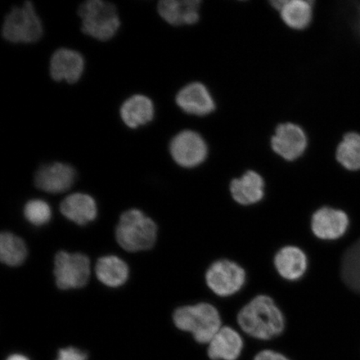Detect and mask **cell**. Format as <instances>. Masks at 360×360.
I'll return each mask as SVG.
<instances>
[{
	"instance_id": "cell-19",
	"label": "cell",
	"mask_w": 360,
	"mask_h": 360,
	"mask_svg": "<svg viewBox=\"0 0 360 360\" xmlns=\"http://www.w3.org/2000/svg\"><path fill=\"white\" fill-rule=\"evenodd\" d=\"M209 344V356L213 360H236L243 349L242 338L231 327L220 328Z\"/></svg>"
},
{
	"instance_id": "cell-3",
	"label": "cell",
	"mask_w": 360,
	"mask_h": 360,
	"mask_svg": "<svg viewBox=\"0 0 360 360\" xmlns=\"http://www.w3.org/2000/svg\"><path fill=\"white\" fill-rule=\"evenodd\" d=\"M174 322L180 330L191 333L200 344L210 343L221 328L217 309L207 303L179 308L174 314Z\"/></svg>"
},
{
	"instance_id": "cell-10",
	"label": "cell",
	"mask_w": 360,
	"mask_h": 360,
	"mask_svg": "<svg viewBox=\"0 0 360 360\" xmlns=\"http://www.w3.org/2000/svg\"><path fill=\"white\" fill-rule=\"evenodd\" d=\"M85 67L82 55L74 49L60 48L53 53L49 62V73L58 82L75 84L82 77Z\"/></svg>"
},
{
	"instance_id": "cell-7",
	"label": "cell",
	"mask_w": 360,
	"mask_h": 360,
	"mask_svg": "<svg viewBox=\"0 0 360 360\" xmlns=\"http://www.w3.org/2000/svg\"><path fill=\"white\" fill-rule=\"evenodd\" d=\"M244 269L231 260L216 261L206 273V283L214 294L227 297L235 295L245 285Z\"/></svg>"
},
{
	"instance_id": "cell-14",
	"label": "cell",
	"mask_w": 360,
	"mask_h": 360,
	"mask_svg": "<svg viewBox=\"0 0 360 360\" xmlns=\"http://www.w3.org/2000/svg\"><path fill=\"white\" fill-rule=\"evenodd\" d=\"M199 0H162L158 4V13L171 25H191L200 20Z\"/></svg>"
},
{
	"instance_id": "cell-26",
	"label": "cell",
	"mask_w": 360,
	"mask_h": 360,
	"mask_svg": "<svg viewBox=\"0 0 360 360\" xmlns=\"http://www.w3.org/2000/svg\"><path fill=\"white\" fill-rule=\"evenodd\" d=\"M87 354L82 351L70 347L58 351L56 360H87Z\"/></svg>"
},
{
	"instance_id": "cell-17",
	"label": "cell",
	"mask_w": 360,
	"mask_h": 360,
	"mask_svg": "<svg viewBox=\"0 0 360 360\" xmlns=\"http://www.w3.org/2000/svg\"><path fill=\"white\" fill-rule=\"evenodd\" d=\"M274 265L278 274L287 281L300 280L307 270L308 259L298 247L286 246L278 252Z\"/></svg>"
},
{
	"instance_id": "cell-28",
	"label": "cell",
	"mask_w": 360,
	"mask_h": 360,
	"mask_svg": "<svg viewBox=\"0 0 360 360\" xmlns=\"http://www.w3.org/2000/svg\"><path fill=\"white\" fill-rule=\"evenodd\" d=\"M6 360H30L25 355L15 354L11 355Z\"/></svg>"
},
{
	"instance_id": "cell-9",
	"label": "cell",
	"mask_w": 360,
	"mask_h": 360,
	"mask_svg": "<svg viewBox=\"0 0 360 360\" xmlns=\"http://www.w3.org/2000/svg\"><path fill=\"white\" fill-rule=\"evenodd\" d=\"M274 152L283 159L295 160L302 155L307 148V137L302 129L295 124L278 125L271 139Z\"/></svg>"
},
{
	"instance_id": "cell-13",
	"label": "cell",
	"mask_w": 360,
	"mask_h": 360,
	"mask_svg": "<svg viewBox=\"0 0 360 360\" xmlns=\"http://www.w3.org/2000/svg\"><path fill=\"white\" fill-rule=\"evenodd\" d=\"M349 219L343 211L332 208L319 209L313 214L311 228L321 240H336L347 231Z\"/></svg>"
},
{
	"instance_id": "cell-2",
	"label": "cell",
	"mask_w": 360,
	"mask_h": 360,
	"mask_svg": "<svg viewBox=\"0 0 360 360\" xmlns=\"http://www.w3.org/2000/svg\"><path fill=\"white\" fill-rule=\"evenodd\" d=\"M83 33L101 41L111 39L120 28V18L114 4L87 0L78 10Z\"/></svg>"
},
{
	"instance_id": "cell-1",
	"label": "cell",
	"mask_w": 360,
	"mask_h": 360,
	"mask_svg": "<svg viewBox=\"0 0 360 360\" xmlns=\"http://www.w3.org/2000/svg\"><path fill=\"white\" fill-rule=\"evenodd\" d=\"M238 323L246 334L267 340L282 334L285 317L274 301L267 295H258L238 314Z\"/></svg>"
},
{
	"instance_id": "cell-27",
	"label": "cell",
	"mask_w": 360,
	"mask_h": 360,
	"mask_svg": "<svg viewBox=\"0 0 360 360\" xmlns=\"http://www.w3.org/2000/svg\"><path fill=\"white\" fill-rule=\"evenodd\" d=\"M255 360H290V359H288L285 356H283V355L281 354L274 352V351L264 350V351H262V352H260L259 354L256 355Z\"/></svg>"
},
{
	"instance_id": "cell-6",
	"label": "cell",
	"mask_w": 360,
	"mask_h": 360,
	"mask_svg": "<svg viewBox=\"0 0 360 360\" xmlns=\"http://www.w3.org/2000/svg\"><path fill=\"white\" fill-rule=\"evenodd\" d=\"M55 276L60 290L83 288L90 276V261L83 254L58 252L55 260Z\"/></svg>"
},
{
	"instance_id": "cell-21",
	"label": "cell",
	"mask_w": 360,
	"mask_h": 360,
	"mask_svg": "<svg viewBox=\"0 0 360 360\" xmlns=\"http://www.w3.org/2000/svg\"><path fill=\"white\" fill-rule=\"evenodd\" d=\"M98 280L106 286L120 287L127 281L129 267L116 256H105L98 260L96 267Z\"/></svg>"
},
{
	"instance_id": "cell-8",
	"label": "cell",
	"mask_w": 360,
	"mask_h": 360,
	"mask_svg": "<svg viewBox=\"0 0 360 360\" xmlns=\"http://www.w3.org/2000/svg\"><path fill=\"white\" fill-rule=\"evenodd\" d=\"M173 160L184 168L200 165L208 155V148L204 139L191 130H184L175 135L169 145Z\"/></svg>"
},
{
	"instance_id": "cell-24",
	"label": "cell",
	"mask_w": 360,
	"mask_h": 360,
	"mask_svg": "<svg viewBox=\"0 0 360 360\" xmlns=\"http://www.w3.org/2000/svg\"><path fill=\"white\" fill-rule=\"evenodd\" d=\"M341 276L350 290L360 292V240L345 252L342 259Z\"/></svg>"
},
{
	"instance_id": "cell-15",
	"label": "cell",
	"mask_w": 360,
	"mask_h": 360,
	"mask_svg": "<svg viewBox=\"0 0 360 360\" xmlns=\"http://www.w3.org/2000/svg\"><path fill=\"white\" fill-rule=\"evenodd\" d=\"M154 103L143 94H134L120 107V117L127 127L134 129L150 123L155 117Z\"/></svg>"
},
{
	"instance_id": "cell-18",
	"label": "cell",
	"mask_w": 360,
	"mask_h": 360,
	"mask_svg": "<svg viewBox=\"0 0 360 360\" xmlns=\"http://www.w3.org/2000/svg\"><path fill=\"white\" fill-rule=\"evenodd\" d=\"M63 215L79 225H84L96 219L98 210L96 200L86 193H75L61 202Z\"/></svg>"
},
{
	"instance_id": "cell-5",
	"label": "cell",
	"mask_w": 360,
	"mask_h": 360,
	"mask_svg": "<svg viewBox=\"0 0 360 360\" xmlns=\"http://www.w3.org/2000/svg\"><path fill=\"white\" fill-rule=\"evenodd\" d=\"M44 34L42 20L32 2L25 1L7 13L2 27L3 37L15 44H33Z\"/></svg>"
},
{
	"instance_id": "cell-20",
	"label": "cell",
	"mask_w": 360,
	"mask_h": 360,
	"mask_svg": "<svg viewBox=\"0 0 360 360\" xmlns=\"http://www.w3.org/2000/svg\"><path fill=\"white\" fill-rule=\"evenodd\" d=\"M264 182L255 171H248L240 179L232 180L231 192L233 200L238 204L250 205L263 199Z\"/></svg>"
},
{
	"instance_id": "cell-23",
	"label": "cell",
	"mask_w": 360,
	"mask_h": 360,
	"mask_svg": "<svg viewBox=\"0 0 360 360\" xmlns=\"http://www.w3.org/2000/svg\"><path fill=\"white\" fill-rule=\"evenodd\" d=\"M27 247L20 238L11 233H2L0 236V259L8 266H19L27 257Z\"/></svg>"
},
{
	"instance_id": "cell-25",
	"label": "cell",
	"mask_w": 360,
	"mask_h": 360,
	"mask_svg": "<svg viewBox=\"0 0 360 360\" xmlns=\"http://www.w3.org/2000/svg\"><path fill=\"white\" fill-rule=\"evenodd\" d=\"M24 214L26 219L36 226L47 224L52 215L51 207L42 200H33L27 202Z\"/></svg>"
},
{
	"instance_id": "cell-11",
	"label": "cell",
	"mask_w": 360,
	"mask_h": 360,
	"mask_svg": "<svg viewBox=\"0 0 360 360\" xmlns=\"http://www.w3.org/2000/svg\"><path fill=\"white\" fill-rule=\"evenodd\" d=\"M76 178L72 166L56 162L45 165L36 172L34 180L39 190L51 193H60L69 191Z\"/></svg>"
},
{
	"instance_id": "cell-12",
	"label": "cell",
	"mask_w": 360,
	"mask_h": 360,
	"mask_svg": "<svg viewBox=\"0 0 360 360\" xmlns=\"http://www.w3.org/2000/svg\"><path fill=\"white\" fill-rule=\"evenodd\" d=\"M175 101L180 109L188 115L205 116L215 109V103L209 90L204 84L198 82L180 89Z\"/></svg>"
},
{
	"instance_id": "cell-22",
	"label": "cell",
	"mask_w": 360,
	"mask_h": 360,
	"mask_svg": "<svg viewBox=\"0 0 360 360\" xmlns=\"http://www.w3.org/2000/svg\"><path fill=\"white\" fill-rule=\"evenodd\" d=\"M335 157L345 169L360 170V134L346 133L336 148Z\"/></svg>"
},
{
	"instance_id": "cell-16",
	"label": "cell",
	"mask_w": 360,
	"mask_h": 360,
	"mask_svg": "<svg viewBox=\"0 0 360 360\" xmlns=\"http://www.w3.org/2000/svg\"><path fill=\"white\" fill-rule=\"evenodd\" d=\"M313 2L308 0H274L272 6L280 11L282 20L294 30H304L312 20Z\"/></svg>"
},
{
	"instance_id": "cell-4",
	"label": "cell",
	"mask_w": 360,
	"mask_h": 360,
	"mask_svg": "<svg viewBox=\"0 0 360 360\" xmlns=\"http://www.w3.org/2000/svg\"><path fill=\"white\" fill-rule=\"evenodd\" d=\"M157 225L141 210H129L121 215L116 228L118 244L126 251L148 250L155 245Z\"/></svg>"
}]
</instances>
